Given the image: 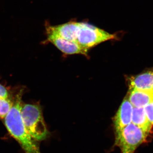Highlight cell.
<instances>
[{"mask_svg": "<svg viewBox=\"0 0 153 153\" xmlns=\"http://www.w3.org/2000/svg\"><path fill=\"white\" fill-rule=\"evenodd\" d=\"M59 32L64 39L76 42L88 49L102 42L117 38L115 34H110L93 25L74 21L60 25Z\"/></svg>", "mask_w": 153, "mask_h": 153, "instance_id": "6da1fadb", "label": "cell"}, {"mask_svg": "<svg viewBox=\"0 0 153 153\" xmlns=\"http://www.w3.org/2000/svg\"><path fill=\"white\" fill-rule=\"evenodd\" d=\"M22 105L21 98L18 97L4 117L5 125L25 153H41L36 141L28 133L24 124L21 114Z\"/></svg>", "mask_w": 153, "mask_h": 153, "instance_id": "7a4b0ae2", "label": "cell"}, {"mask_svg": "<svg viewBox=\"0 0 153 153\" xmlns=\"http://www.w3.org/2000/svg\"><path fill=\"white\" fill-rule=\"evenodd\" d=\"M21 114L26 129L36 141L46 139L49 134L41 108L37 105H22Z\"/></svg>", "mask_w": 153, "mask_h": 153, "instance_id": "3957f363", "label": "cell"}, {"mask_svg": "<svg viewBox=\"0 0 153 153\" xmlns=\"http://www.w3.org/2000/svg\"><path fill=\"white\" fill-rule=\"evenodd\" d=\"M149 134L133 123L115 131V145L121 153H134L138 147L146 142Z\"/></svg>", "mask_w": 153, "mask_h": 153, "instance_id": "277c9868", "label": "cell"}, {"mask_svg": "<svg viewBox=\"0 0 153 153\" xmlns=\"http://www.w3.org/2000/svg\"><path fill=\"white\" fill-rule=\"evenodd\" d=\"M47 33L48 41L63 53L68 55L87 54L88 49L82 47L76 42L63 39L48 30H47Z\"/></svg>", "mask_w": 153, "mask_h": 153, "instance_id": "5b68a950", "label": "cell"}, {"mask_svg": "<svg viewBox=\"0 0 153 153\" xmlns=\"http://www.w3.org/2000/svg\"><path fill=\"white\" fill-rule=\"evenodd\" d=\"M133 108L128 100H124L114 117L115 131L120 129L131 123Z\"/></svg>", "mask_w": 153, "mask_h": 153, "instance_id": "8992f818", "label": "cell"}, {"mask_svg": "<svg viewBox=\"0 0 153 153\" xmlns=\"http://www.w3.org/2000/svg\"><path fill=\"white\" fill-rule=\"evenodd\" d=\"M129 101L133 107L144 108L153 100V91L131 88Z\"/></svg>", "mask_w": 153, "mask_h": 153, "instance_id": "52a82bcc", "label": "cell"}, {"mask_svg": "<svg viewBox=\"0 0 153 153\" xmlns=\"http://www.w3.org/2000/svg\"><path fill=\"white\" fill-rule=\"evenodd\" d=\"M131 88L153 91V70L146 71L132 78Z\"/></svg>", "mask_w": 153, "mask_h": 153, "instance_id": "ba28073f", "label": "cell"}, {"mask_svg": "<svg viewBox=\"0 0 153 153\" xmlns=\"http://www.w3.org/2000/svg\"><path fill=\"white\" fill-rule=\"evenodd\" d=\"M131 123L148 134L150 133L153 126L148 120L144 108L134 107Z\"/></svg>", "mask_w": 153, "mask_h": 153, "instance_id": "9c48e42d", "label": "cell"}, {"mask_svg": "<svg viewBox=\"0 0 153 153\" xmlns=\"http://www.w3.org/2000/svg\"><path fill=\"white\" fill-rule=\"evenodd\" d=\"M13 104L9 99L0 97V117L4 118L13 106Z\"/></svg>", "mask_w": 153, "mask_h": 153, "instance_id": "30bf717a", "label": "cell"}, {"mask_svg": "<svg viewBox=\"0 0 153 153\" xmlns=\"http://www.w3.org/2000/svg\"><path fill=\"white\" fill-rule=\"evenodd\" d=\"M149 121L153 125V100L144 107Z\"/></svg>", "mask_w": 153, "mask_h": 153, "instance_id": "8fae6325", "label": "cell"}, {"mask_svg": "<svg viewBox=\"0 0 153 153\" xmlns=\"http://www.w3.org/2000/svg\"><path fill=\"white\" fill-rule=\"evenodd\" d=\"M8 92L5 88L0 84V97L8 98Z\"/></svg>", "mask_w": 153, "mask_h": 153, "instance_id": "7c38bea8", "label": "cell"}]
</instances>
